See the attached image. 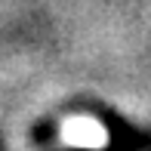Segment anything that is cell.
Returning <instances> with one entry per match:
<instances>
[{"label":"cell","mask_w":151,"mask_h":151,"mask_svg":"<svg viewBox=\"0 0 151 151\" xmlns=\"http://www.w3.org/2000/svg\"><path fill=\"white\" fill-rule=\"evenodd\" d=\"M65 136H68V142H74V145H93V148H99L102 142H105L102 127L93 123V120H71L65 127Z\"/></svg>","instance_id":"obj_1"}]
</instances>
